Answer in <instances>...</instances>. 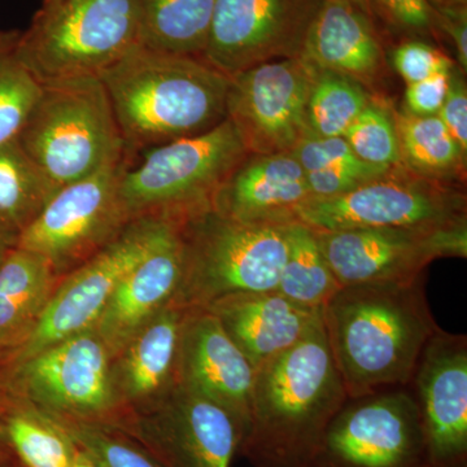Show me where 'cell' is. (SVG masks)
Returning <instances> with one entry per match:
<instances>
[{
  "label": "cell",
  "instance_id": "1",
  "mask_svg": "<svg viewBox=\"0 0 467 467\" xmlns=\"http://www.w3.org/2000/svg\"><path fill=\"white\" fill-rule=\"evenodd\" d=\"M347 400L321 310L299 342L256 368L238 451L254 467H308Z\"/></svg>",
  "mask_w": 467,
  "mask_h": 467
},
{
  "label": "cell",
  "instance_id": "2",
  "mask_svg": "<svg viewBox=\"0 0 467 467\" xmlns=\"http://www.w3.org/2000/svg\"><path fill=\"white\" fill-rule=\"evenodd\" d=\"M322 321L348 398L409 386L439 330L425 275L405 284L342 285L322 308Z\"/></svg>",
  "mask_w": 467,
  "mask_h": 467
},
{
  "label": "cell",
  "instance_id": "3",
  "mask_svg": "<svg viewBox=\"0 0 467 467\" xmlns=\"http://www.w3.org/2000/svg\"><path fill=\"white\" fill-rule=\"evenodd\" d=\"M99 78L131 160L160 144L204 133L226 119L230 77L202 57L140 45Z\"/></svg>",
  "mask_w": 467,
  "mask_h": 467
},
{
  "label": "cell",
  "instance_id": "4",
  "mask_svg": "<svg viewBox=\"0 0 467 467\" xmlns=\"http://www.w3.org/2000/svg\"><path fill=\"white\" fill-rule=\"evenodd\" d=\"M17 142L57 187L90 177L128 156L99 77L43 84Z\"/></svg>",
  "mask_w": 467,
  "mask_h": 467
},
{
  "label": "cell",
  "instance_id": "5",
  "mask_svg": "<svg viewBox=\"0 0 467 467\" xmlns=\"http://www.w3.org/2000/svg\"><path fill=\"white\" fill-rule=\"evenodd\" d=\"M250 153L229 119L204 133L140 153L122 173L119 193L131 220L183 223L211 211L214 196Z\"/></svg>",
  "mask_w": 467,
  "mask_h": 467
},
{
  "label": "cell",
  "instance_id": "6",
  "mask_svg": "<svg viewBox=\"0 0 467 467\" xmlns=\"http://www.w3.org/2000/svg\"><path fill=\"white\" fill-rule=\"evenodd\" d=\"M288 226L242 223L213 209L181 223L183 272L173 304L205 308L232 295L275 290Z\"/></svg>",
  "mask_w": 467,
  "mask_h": 467
},
{
  "label": "cell",
  "instance_id": "7",
  "mask_svg": "<svg viewBox=\"0 0 467 467\" xmlns=\"http://www.w3.org/2000/svg\"><path fill=\"white\" fill-rule=\"evenodd\" d=\"M140 45L138 0H63L36 12L18 55L43 85L100 77Z\"/></svg>",
  "mask_w": 467,
  "mask_h": 467
},
{
  "label": "cell",
  "instance_id": "8",
  "mask_svg": "<svg viewBox=\"0 0 467 467\" xmlns=\"http://www.w3.org/2000/svg\"><path fill=\"white\" fill-rule=\"evenodd\" d=\"M110 361L109 347L90 328L0 368V386L57 422L117 427L122 416Z\"/></svg>",
  "mask_w": 467,
  "mask_h": 467
},
{
  "label": "cell",
  "instance_id": "9",
  "mask_svg": "<svg viewBox=\"0 0 467 467\" xmlns=\"http://www.w3.org/2000/svg\"><path fill=\"white\" fill-rule=\"evenodd\" d=\"M297 221L313 230L441 229L467 223L462 184L439 182L404 167L389 169L352 192L310 199Z\"/></svg>",
  "mask_w": 467,
  "mask_h": 467
},
{
  "label": "cell",
  "instance_id": "10",
  "mask_svg": "<svg viewBox=\"0 0 467 467\" xmlns=\"http://www.w3.org/2000/svg\"><path fill=\"white\" fill-rule=\"evenodd\" d=\"M175 223H180L165 218H137L91 259L64 275L33 333L16 349L0 356V368L94 328L119 282Z\"/></svg>",
  "mask_w": 467,
  "mask_h": 467
},
{
  "label": "cell",
  "instance_id": "11",
  "mask_svg": "<svg viewBox=\"0 0 467 467\" xmlns=\"http://www.w3.org/2000/svg\"><path fill=\"white\" fill-rule=\"evenodd\" d=\"M308 467H434L410 387L348 398Z\"/></svg>",
  "mask_w": 467,
  "mask_h": 467
},
{
  "label": "cell",
  "instance_id": "12",
  "mask_svg": "<svg viewBox=\"0 0 467 467\" xmlns=\"http://www.w3.org/2000/svg\"><path fill=\"white\" fill-rule=\"evenodd\" d=\"M130 161L126 156L119 164L58 187L18 236L17 247L41 254L60 276L91 259L133 221L119 193L122 173Z\"/></svg>",
  "mask_w": 467,
  "mask_h": 467
},
{
  "label": "cell",
  "instance_id": "13",
  "mask_svg": "<svg viewBox=\"0 0 467 467\" xmlns=\"http://www.w3.org/2000/svg\"><path fill=\"white\" fill-rule=\"evenodd\" d=\"M340 285L405 284L444 257L467 256V223L441 229L315 230Z\"/></svg>",
  "mask_w": 467,
  "mask_h": 467
},
{
  "label": "cell",
  "instance_id": "14",
  "mask_svg": "<svg viewBox=\"0 0 467 467\" xmlns=\"http://www.w3.org/2000/svg\"><path fill=\"white\" fill-rule=\"evenodd\" d=\"M313 75L315 67L299 57L267 61L230 77L226 119L250 155L291 153L308 137Z\"/></svg>",
  "mask_w": 467,
  "mask_h": 467
},
{
  "label": "cell",
  "instance_id": "15",
  "mask_svg": "<svg viewBox=\"0 0 467 467\" xmlns=\"http://www.w3.org/2000/svg\"><path fill=\"white\" fill-rule=\"evenodd\" d=\"M116 429L140 441L164 467H230L243 439L226 409L181 383Z\"/></svg>",
  "mask_w": 467,
  "mask_h": 467
},
{
  "label": "cell",
  "instance_id": "16",
  "mask_svg": "<svg viewBox=\"0 0 467 467\" xmlns=\"http://www.w3.org/2000/svg\"><path fill=\"white\" fill-rule=\"evenodd\" d=\"M324 0H216L204 58L227 77L299 58Z\"/></svg>",
  "mask_w": 467,
  "mask_h": 467
},
{
  "label": "cell",
  "instance_id": "17",
  "mask_svg": "<svg viewBox=\"0 0 467 467\" xmlns=\"http://www.w3.org/2000/svg\"><path fill=\"white\" fill-rule=\"evenodd\" d=\"M434 467H467V337L439 330L410 383Z\"/></svg>",
  "mask_w": 467,
  "mask_h": 467
},
{
  "label": "cell",
  "instance_id": "18",
  "mask_svg": "<svg viewBox=\"0 0 467 467\" xmlns=\"http://www.w3.org/2000/svg\"><path fill=\"white\" fill-rule=\"evenodd\" d=\"M256 368L234 344L213 313L192 308L184 315L178 355V383L226 409L241 426L250 418Z\"/></svg>",
  "mask_w": 467,
  "mask_h": 467
},
{
  "label": "cell",
  "instance_id": "19",
  "mask_svg": "<svg viewBox=\"0 0 467 467\" xmlns=\"http://www.w3.org/2000/svg\"><path fill=\"white\" fill-rule=\"evenodd\" d=\"M183 272L181 223L161 239L117 285L94 326L112 356L150 319L171 306Z\"/></svg>",
  "mask_w": 467,
  "mask_h": 467
},
{
  "label": "cell",
  "instance_id": "20",
  "mask_svg": "<svg viewBox=\"0 0 467 467\" xmlns=\"http://www.w3.org/2000/svg\"><path fill=\"white\" fill-rule=\"evenodd\" d=\"M186 310L171 303L112 356L110 383L121 411L119 425L129 414L150 407L177 386Z\"/></svg>",
  "mask_w": 467,
  "mask_h": 467
},
{
  "label": "cell",
  "instance_id": "21",
  "mask_svg": "<svg viewBox=\"0 0 467 467\" xmlns=\"http://www.w3.org/2000/svg\"><path fill=\"white\" fill-rule=\"evenodd\" d=\"M310 199L306 171L291 153L248 155L220 187L212 209L242 223L288 225Z\"/></svg>",
  "mask_w": 467,
  "mask_h": 467
},
{
  "label": "cell",
  "instance_id": "22",
  "mask_svg": "<svg viewBox=\"0 0 467 467\" xmlns=\"http://www.w3.org/2000/svg\"><path fill=\"white\" fill-rule=\"evenodd\" d=\"M205 309L254 368L299 342L322 310L296 306L275 290L232 295Z\"/></svg>",
  "mask_w": 467,
  "mask_h": 467
},
{
  "label": "cell",
  "instance_id": "23",
  "mask_svg": "<svg viewBox=\"0 0 467 467\" xmlns=\"http://www.w3.org/2000/svg\"><path fill=\"white\" fill-rule=\"evenodd\" d=\"M301 57L319 69L348 77L368 91L386 66L373 18L344 0H324Z\"/></svg>",
  "mask_w": 467,
  "mask_h": 467
},
{
  "label": "cell",
  "instance_id": "24",
  "mask_svg": "<svg viewBox=\"0 0 467 467\" xmlns=\"http://www.w3.org/2000/svg\"><path fill=\"white\" fill-rule=\"evenodd\" d=\"M63 276L47 259L14 245L0 264V356L33 333Z\"/></svg>",
  "mask_w": 467,
  "mask_h": 467
},
{
  "label": "cell",
  "instance_id": "25",
  "mask_svg": "<svg viewBox=\"0 0 467 467\" xmlns=\"http://www.w3.org/2000/svg\"><path fill=\"white\" fill-rule=\"evenodd\" d=\"M0 442L24 467H73L77 445L63 427L3 389Z\"/></svg>",
  "mask_w": 467,
  "mask_h": 467
},
{
  "label": "cell",
  "instance_id": "26",
  "mask_svg": "<svg viewBox=\"0 0 467 467\" xmlns=\"http://www.w3.org/2000/svg\"><path fill=\"white\" fill-rule=\"evenodd\" d=\"M140 45L168 54L202 57L216 0H138Z\"/></svg>",
  "mask_w": 467,
  "mask_h": 467
},
{
  "label": "cell",
  "instance_id": "27",
  "mask_svg": "<svg viewBox=\"0 0 467 467\" xmlns=\"http://www.w3.org/2000/svg\"><path fill=\"white\" fill-rule=\"evenodd\" d=\"M402 167L439 182L462 184L466 152L438 116L418 117L404 109L393 112Z\"/></svg>",
  "mask_w": 467,
  "mask_h": 467
},
{
  "label": "cell",
  "instance_id": "28",
  "mask_svg": "<svg viewBox=\"0 0 467 467\" xmlns=\"http://www.w3.org/2000/svg\"><path fill=\"white\" fill-rule=\"evenodd\" d=\"M57 189L17 140L0 146V233L16 245Z\"/></svg>",
  "mask_w": 467,
  "mask_h": 467
},
{
  "label": "cell",
  "instance_id": "29",
  "mask_svg": "<svg viewBox=\"0 0 467 467\" xmlns=\"http://www.w3.org/2000/svg\"><path fill=\"white\" fill-rule=\"evenodd\" d=\"M340 287L319 248L315 230L299 221L290 223L287 254L275 291L296 306L319 310Z\"/></svg>",
  "mask_w": 467,
  "mask_h": 467
},
{
  "label": "cell",
  "instance_id": "30",
  "mask_svg": "<svg viewBox=\"0 0 467 467\" xmlns=\"http://www.w3.org/2000/svg\"><path fill=\"white\" fill-rule=\"evenodd\" d=\"M371 98L367 88L358 82L339 73L315 67L306 106L309 135L344 137Z\"/></svg>",
  "mask_w": 467,
  "mask_h": 467
},
{
  "label": "cell",
  "instance_id": "31",
  "mask_svg": "<svg viewBox=\"0 0 467 467\" xmlns=\"http://www.w3.org/2000/svg\"><path fill=\"white\" fill-rule=\"evenodd\" d=\"M20 30H0V146L17 140L42 84L18 55Z\"/></svg>",
  "mask_w": 467,
  "mask_h": 467
},
{
  "label": "cell",
  "instance_id": "32",
  "mask_svg": "<svg viewBox=\"0 0 467 467\" xmlns=\"http://www.w3.org/2000/svg\"><path fill=\"white\" fill-rule=\"evenodd\" d=\"M57 423L77 447L99 467H164L140 441L116 427L78 422Z\"/></svg>",
  "mask_w": 467,
  "mask_h": 467
},
{
  "label": "cell",
  "instance_id": "33",
  "mask_svg": "<svg viewBox=\"0 0 467 467\" xmlns=\"http://www.w3.org/2000/svg\"><path fill=\"white\" fill-rule=\"evenodd\" d=\"M344 138L362 161L387 168L402 167L395 115L379 98H371Z\"/></svg>",
  "mask_w": 467,
  "mask_h": 467
},
{
  "label": "cell",
  "instance_id": "34",
  "mask_svg": "<svg viewBox=\"0 0 467 467\" xmlns=\"http://www.w3.org/2000/svg\"><path fill=\"white\" fill-rule=\"evenodd\" d=\"M291 155L297 160L306 173L318 171H352L378 178L391 169L362 161L344 137L322 138L308 135L297 144Z\"/></svg>",
  "mask_w": 467,
  "mask_h": 467
},
{
  "label": "cell",
  "instance_id": "35",
  "mask_svg": "<svg viewBox=\"0 0 467 467\" xmlns=\"http://www.w3.org/2000/svg\"><path fill=\"white\" fill-rule=\"evenodd\" d=\"M396 72L408 85L423 81L439 73H450L456 66L447 54L423 39L408 38L392 52Z\"/></svg>",
  "mask_w": 467,
  "mask_h": 467
},
{
  "label": "cell",
  "instance_id": "36",
  "mask_svg": "<svg viewBox=\"0 0 467 467\" xmlns=\"http://www.w3.org/2000/svg\"><path fill=\"white\" fill-rule=\"evenodd\" d=\"M374 16L382 18L408 38H431L436 34L435 9L427 0H370Z\"/></svg>",
  "mask_w": 467,
  "mask_h": 467
},
{
  "label": "cell",
  "instance_id": "37",
  "mask_svg": "<svg viewBox=\"0 0 467 467\" xmlns=\"http://www.w3.org/2000/svg\"><path fill=\"white\" fill-rule=\"evenodd\" d=\"M465 73L459 64L451 70L447 97L438 117L463 152L467 153V88L463 78Z\"/></svg>",
  "mask_w": 467,
  "mask_h": 467
},
{
  "label": "cell",
  "instance_id": "38",
  "mask_svg": "<svg viewBox=\"0 0 467 467\" xmlns=\"http://www.w3.org/2000/svg\"><path fill=\"white\" fill-rule=\"evenodd\" d=\"M450 73H439L408 85L402 109L418 117L438 116L447 97Z\"/></svg>",
  "mask_w": 467,
  "mask_h": 467
},
{
  "label": "cell",
  "instance_id": "39",
  "mask_svg": "<svg viewBox=\"0 0 467 467\" xmlns=\"http://www.w3.org/2000/svg\"><path fill=\"white\" fill-rule=\"evenodd\" d=\"M436 34L450 39L456 50L459 67L467 69V7L466 5H451L436 8Z\"/></svg>",
  "mask_w": 467,
  "mask_h": 467
},
{
  "label": "cell",
  "instance_id": "40",
  "mask_svg": "<svg viewBox=\"0 0 467 467\" xmlns=\"http://www.w3.org/2000/svg\"><path fill=\"white\" fill-rule=\"evenodd\" d=\"M73 467H99L85 453L77 447L76 459Z\"/></svg>",
  "mask_w": 467,
  "mask_h": 467
},
{
  "label": "cell",
  "instance_id": "41",
  "mask_svg": "<svg viewBox=\"0 0 467 467\" xmlns=\"http://www.w3.org/2000/svg\"><path fill=\"white\" fill-rule=\"evenodd\" d=\"M344 2H348L349 5H355L356 8H358L359 11L367 14L370 18H376L374 16L373 7H371L370 0H344Z\"/></svg>",
  "mask_w": 467,
  "mask_h": 467
},
{
  "label": "cell",
  "instance_id": "42",
  "mask_svg": "<svg viewBox=\"0 0 467 467\" xmlns=\"http://www.w3.org/2000/svg\"><path fill=\"white\" fill-rule=\"evenodd\" d=\"M432 8L447 7L451 5H466L467 0H427Z\"/></svg>",
  "mask_w": 467,
  "mask_h": 467
},
{
  "label": "cell",
  "instance_id": "43",
  "mask_svg": "<svg viewBox=\"0 0 467 467\" xmlns=\"http://www.w3.org/2000/svg\"><path fill=\"white\" fill-rule=\"evenodd\" d=\"M14 245V243L9 241V239L5 238V236L0 233V264H2L5 254H7V252L11 250Z\"/></svg>",
  "mask_w": 467,
  "mask_h": 467
},
{
  "label": "cell",
  "instance_id": "44",
  "mask_svg": "<svg viewBox=\"0 0 467 467\" xmlns=\"http://www.w3.org/2000/svg\"><path fill=\"white\" fill-rule=\"evenodd\" d=\"M0 467H24L21 463H18L16 460L12 459L0 461Z\"/></svg>",
  "mask_w": 467,
  "mask_h": 467
},
{
  "label": "cell",
  "instance_id": "45",
  "mask_svg": "<svg viewBox=\"0 0 467 467\" xmlns=\"http://www.w3.org/2000/svg\"><path fill=\"white\" fill-rule=\"evenodd\" d=\"M61 2H63V0H43L41 9L57 7V5H60Z\"/></svg>",
  "mask_w": 467,
  "mask_h": 467
},
{
  "label": "cell",
  "instance_id": "46",
  "mask_svg": "<svg viewBox=\"0 0 467 467\" xmlns=\"http://www.w3.org/2000/svg\"><path fill=\"white\" fill-rule=\"evenodd\" d=\"M8 459H12V456L9 454V451L5 450V445L0 442V461Z\"/></svg>",
  "mask_w": 467,
  "mask_h": 467
}]
</instances>
